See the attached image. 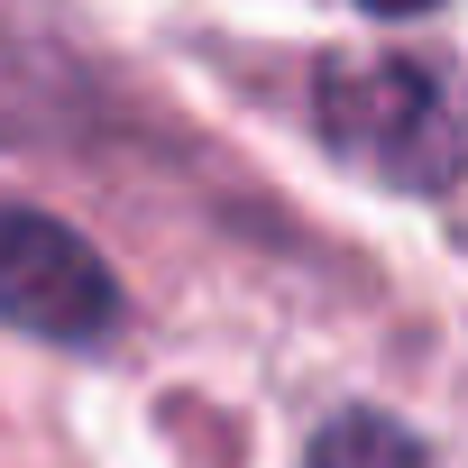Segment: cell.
Masks as SVG:
<instances>
[{
	"label": "cell",
	"instance_id": "1",
	"mask_svg": "<svg viewBox=\"0 0 468 468\" xmlns=\"http://www.w3.org/2000/svg\"><path fill=\"white\" fill-rule=\"evenodd\" d=\"M322 147L395 193L468 184V74L441 56H331L313 65Z\"/></svg>",
	"mask_w": 468,
	"mask_h": 468
},
{
	"label": "cell",
	"instance_id": "2",
	"mask_svg": "<svg viewBox=\"0 0 468 468\" xmlns=\"http://www.w3.org/2000/svg\"><path fill=\"white\" fill-rule=\"evenodd\" d=\"M0 322L28 340L92 349L120 331V276L101 267V249L74 220L37 202H0Z\"/></svg>",
	"mask_w": 468,
	"mask_h": 468
},
{
	"label": "cell",
	"instance_id": "3",
	"mask_svg": "<svg viewBox=\"0 0 468 468\" xmlns=\"http://www.w3.org/2000/svg\"><path fill=\"white\" fill-rule=\"evenodd\" d=\"M303 468H431V450L395 413H331L303 450Z\"/></svg>",
	"mask_w": 468,
	"mask_h": 468
},
{
	"label": "cell",
	"instance_id": "4",
	"mask_svg": "<svg viewBox=\"0 0 468 468\" xmlns=\"http://www.w3.org/2000/svg\"><path fill=\"white\" fill-rule=\"evenodd\" d=\"M367 10H431V0H367Z\"/></svg>",
	"mask_w": 468,
	"mask_h": 468
}]
</instances>
